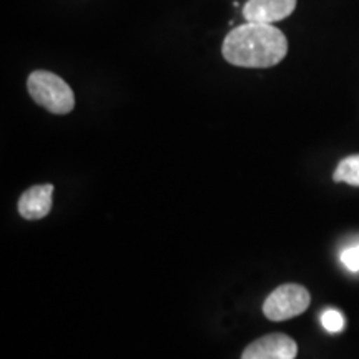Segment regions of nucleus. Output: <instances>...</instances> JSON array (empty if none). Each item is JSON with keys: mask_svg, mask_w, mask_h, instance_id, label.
I'll list each match as a JSON object with an SVG mask.
<instances>
[{"mask_svg": "<svg viewBox=\"0 0 359 359\" xmlns=\"http://www.w3.org/2000/svg\"><path fill=\"white\" fill-rule=\"evenodd\" d=\"M222 53L231 65L268 69L280 64L288 53V40L271 24L245 22L224 37Z\"/></svg>", "mask_w": 359, "mask_h": 359, "instance_id": "1", "label": "nucleus"}, {"mask_svg": "<svg viewBox=\"0 0 359 359\" xmlns=\"http://www.w3.org/2000/svg\"><path fill=\"white\" fill-rule=\"evenodd\" d=\"M30 97L45 110L55 115L70 114L75 107L74 90L58 75L47 70H35L27 80Z\"/></svg>", "mask_w": 359, "mask_h": 359, "instance_id": "2", "label": "nucleus"}, {"mask_svg": "<svg viewBox=\"0 0 359 359\" xmlns=\"http://www.w3.org/2000/svg\"><path fill=\"white\" fill-rule=\"evenodd\" d=\"M311 296L299 285H283L268 296L263 303V313L271 321H286L306 311Z\"/></svg>", "mask_w": 359, "mask_h": 359, "instance_id": "3", "label": "nucleus"}, {"mask_svg": "<svg viewBox=\"0 0 359 359\" xmlns=\"http://www.w3.org/2000/svg\"><path fill=\"white\" fill-rule=\"evenodd\" d=\"M298 346L286 334H268L250 344L241 359H294Z\"/></svg>", "mask_w": 359, "mask_h": 359, "instance_id": "4", "label": "nucleus"}, {"mask_svg": "<svg viewBox=\"0 0 359 359\" xmlns=\"http://www.w3.org/2000/svg\"><path fill=\"white\" fill-rule=\"evenodd\" d=\"M296 8V0H246L243 17L246 22L275 24L290 17Z\"/></svg>", "mask_w": 359, "mask_h": 359, "instance_id": "5", "label": "nucleus"}, {"mask_svg": "<svg viewBox=\"0 0 359 359\" xmlns=\"http://www.w3.org/2000/svg\"><path fill=\"white\" fill-rule=\"evenodd\" d=\"M53 185H35L24 191L19 200V213L25 219H40L52 210Z\"/></svg>", "mask_w": 359, "mask_h": 359, "instance_id": "6", "label": "nucleus"}, {"mask_svg": "<svg viewBox=\"0 0 359 359\" xmlns=\"http://www.w3.org/2000/svg\"><path fill=\"white\" fill-rule=\"evenodd\" d=\"M333 180L338 183L344 182L348 185L359 187V155H351L341 160L336 167Z\"/></svg>", "mask_w": 359, "mask_h": 359, "instance_id": "7", "label": "nucleus"}, {"mask_svg": "<svg viewBox=\"0 0 359 359\" xmlns=\"http://www.w3.org/2000/svg\"><path fill=\"white\" fill-rule=\"evenodd\" d=\"M321 323L327 333L336 334L344 330V316L339 311H336V309H326V311L321 314Z\"/></svg>", "mask_w": 359, "mask_h": 359, "instance_id": "8", "label": "nucleus"}, {"mask_svg": "<svg viewBox=\"0 0 359 359\" xmlns=\"http://www.w3.org/2000/svg\"><path fill=\"white\" fill-rule=\"evenodd\" d=\"M339 258L344 268L349 269V271H359V245L344 250Z\"/></svg>", "mask_w": 359, "mask_h": 359, "instance_id": "9", "label": "nucleus"}]
</instances>
